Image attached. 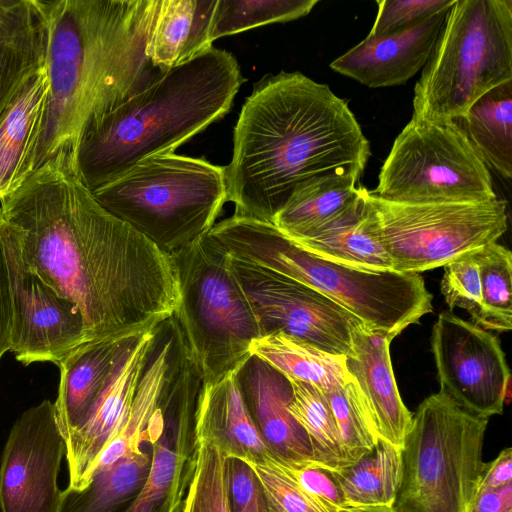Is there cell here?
Segmentation results:
<instances>
[{
  "mask_svg": "<svg viewBox=\"0 0 512 512\" xmlns=\"http://www.w3.org/2000/svg\"><path fill=\"white\" fill-rule=\"evenodd\" d=\"M0 204L27 267L79 309L87 343L136 339L172 318L174 260L105 210L73 164H44Z\"/></svg>",
  "mask_w": 512,
  "mask_h": 512,
  "instance_id": "1",
  "label": "cell"
},
{
  "mask_svg": "<svg viewBox=\"0 0 512 512\" xmlns=\"http://www.w3.org/2000/svg\"><path fill=\"white\" fill-rule=\"evenodd\" d=\"M370 144L347 102L300 72L262 79L245 100L225 167L236 214L272 221L293 192L330 174L360 179Z\"/></svg>",
  "mask_w": 512,
  "mask_h": 512,
  "instance_id": "2",
  "label": "cell"
},
{
  "mask_svg": "<svg viewBox=\"0 0 512 512\" xmlns=\"http://www.w3.org/2000/svg\"><path fill=\"white\" fill-rule=\"evenodd\" d=\"M45 1L49 88L31 174L55 160L75 166L83 136L157 71L147 49L160 0Z\"/></svg>",
  "mask_w": 512,
  "mask_h": 512,
  "instance_id": "3",
  "label": "cell"
},
{
  "mask_svg": "<svg viewBox=\"0 0 512 512\" xmlns=\"http://www.w3.org/2000/svg\"><path fill=\"white\" fill-rule=\"evenodd\" d=\"M244 81L232 53L213 46L157 70L83 136L75 156L79 179L92 192L148 157L174 153L229 112Z\"/></svg>",
  "mask_w": 512,
  "mask_h": 512,
  "instance_id": "4",
  "label": "cell"
},
{
  "mask_svg": "<svg viewBox=\"0 0 512 512\" xmlns=\"http://www.w3.org/2000/svg\"><path fill=\"white\" fill-rule=\"evenodd\" d=\"M207 234L231 256L317 290L392 340L433 311V296L418 273L370 271L322 258L269 220L234 213Z\"/></svg>",
  "mask_w": 512,
  "mask_h": 512,
  "instance_id": "5",
  "label": "cell"
},
{
  "mask_svg": "<svg viewBox=\"0 0 512 512\" xmlns=\"http://www.w3.org/2000/svg\"><path fill=\"white\" fill-rule=\"evenodd\" d=\"M511 80L512 1L455 0L415 84L412 118L458 120Z\"/></svg>",
  "mask_w": 512,
  "mask_h": 512,
  "instance_id": "6",
  "label": "cell"
},
{
  "mask_svg": "<svg viewBox=\"0 0 512 512\" xmlns=\"http://www.w3.org/2000/svg\"><path fill=\"white\" fill-rule=\"evenodd\" d=\"M92 194L168 255L207 234L228 201L225 167L175 153L148 157Z\"/></svg>",
  "mask_w": 512,
  "mask_h": 512,
  "instance_id": "7",
  "label": "cell"
},
{
  "mask_svg": "<svg viewBox=\"0 0 512 512\" xmlns=\"http://www.w3.org/2000/svg\"><path fill=\"white\" fill-rule=\"evenodd\" d=\"M170 256L180 284L171 320L201 383L241 370L262 330L229 270L226 250L205 234Z\"/></svg>",
  "mask_w": 512,
  "mask_h": 512,
  "instance_id": "8",
  "label": "cell"
},
{
  "mask_svg": "<svg viewBox=\"0 0 512 512\" xmlns=\"http://www.w3.org/2000/svg\"><path fill=\"white\" fill-rule=\"evenodd\" d=\"M488 422L441 391L425 398L412 414L402 447L393 512H470L485 466Z\"/></svg>",
  "mask_w": 512,
  "mask_h": 512,
  "instance_id": "9",
  "label": "cell"
},
{
  "mask_svg": "<svg viewBox=\"0 0 512 512\" xmlns=\"http://www.w3.org/2000/svg\"><path fill=\"white\" fill-rule=\"evenodd\" d=\"M395 203H477L497 197L492 178L456 120L412 118L398 134L370 191Z\"/></svg>",
  "mask_w": 512,
  "mask_h": 512,
  "instance_id": "10",
  "label": "cell"
},
{
  "mask_svg": "<svg viewBox=\"0 0 512 512\" xmlns=\"http://www.w3.org/2000/svg\"><path fill=\"white\" fill-rule=\"evenodd\" d=\"M381 241L392 269L420 273L444 265L497 240L507 230V204L496 198L477 203L406 204L367 190Z\"/></svg>",
  "mask_w": 512,
  "mask_h": 512,
  "instance_id": "11",
  "label": "cell"
},
{
  "mask_svg": "<svg viewBox=\"0 0 512 512\" xmlns=\"http://www.w3.org/2000/svg\"><path fill=\"white\" fill-rule=\"evenodd\" d=\"M228 267L247 298L262 336L282 333L333 355L351 348L358 320L317 290L227 253Z\"/></svg>",
  "mask_w": 512,
  "mask_h": 512,
  "instance_id": "12",
  "label": "cell"
},
{
  "mask_svg": "<svg viewBox=\"0 0 512 512\" xmlns=\"http://www.w3.org/2000/svg\"><path fill=\"white\" fill-rule=\"evenodd\" d=\"M0 232L12 299L10 351L24 365H58L71 351L87 343L83 317L73 302L27 267L18 233L4 218Z\"/></svg>",
  "mask_w": 512,
  "mask_h": 512,
  "instance_id": "13",
  "label": "cell"
},
{
  "mask_svg": "<svg viewBox=\"0 0 512 512\" xmlns=\"http://www.w3.org/2000/svg\"><path fill=\"white\" fill-rule=\"evenodd\" d=\"M431 347L442 393L479 417L503 413L511 376L494 334L443 311L433 326Z\"/></svg>",
  "mask_w": 512,
  "mask_h": 512,
  "instance_id": "14",
  "label": "cell"
},
{
  "mask_svg": "<svg viewBox=\"0 0 512 512\" xmlns=\"http://www.w3.org/2000/svg\"><path fill=\"white\" fill-rule=\"evenodd\" d=\"M65 440L54 402L43 400L13 424L0 460V512H58Z\"/></svg>",
  "mask_w": 512,
  "mask_h": 512,
  "instance_id": "15",
  "label": "cell"
},
{
  "mask_svg": "<svg viewBox=\"0 0 512 512\" xmlns=\"http://www.w3.org/2000/svg\"><path fill=\"white\" fill-rule=\"evenodd\" d=\"M160 328L142 334L132 343L87 419L65 440L68 490L82 491L89 485L93 463L130 410Z\"/></svg>",
  "mask_w": 512,
  "mask_h": 512,
  "instance_id": "16",
  "label": "cell"
},
{
  "mask_svg": "<svg viewBox=\"0 0 512 512\" xmlns=\"http://www.w3.org/2000/svg\"><path fill=\"white\" fill-rule=\"evenodd\" d=\"M448 10L390 34L367 35L330 68L370 88L403 84L425 66Z\"/></svg>",
  "mask_w": 512,
  "mask_h": 512,
  "instance_id": "17",
  "label": "cell"
},
{
  "mask_svg": "<svg viewBox=\"0 0 512 512\" xmlns=\"http://www.w3.org/2000/svg\"><path fill=\"white\" fill-rule=\"evenodd\" d=\"M238 380L270 456L290 467H318L306 432L288 410L292 398L289 380L256 356L241 368Z\"/></svg>",
  "mask_w": 512,
  "mask_h": 512,
  "instance_id": "18",
  "label": "cell"
},
{
  "mask_svg": "<svg viewBox=\"0 0 512 512\" xmlns=\"http://www.w3.org/2000/svg\"><path fill=\"white\" fill-rule=\"evenodd\" d=\"M391 341L387 335L357 320L345 367L361 393L377 437L402 449L412 413L396 385L389 350Z\"/></svg>",
  "mask_w": 512,
  "mask_h": 512,
  "instance_id": "19",
  "label": "cell"
},
{
  "mask_svg": "<svg viewBox=\"0 0 512 512\" xmlns=\"http://www.w3.org/2000/svg\"><path fill=\"white\" fill-rule=\"evenodd\" d=\"M239 371L201 383L193 414V445L205 443L227 458L254 464L270 452L244 400Z\"/></svg>",
  "mask_w": 512,
  "mask_h": 512,
  "instance_id": "20",
  "label": "cell"
},
{
  "mask_svg": "<svg viewBox=\"0 0 512 512\" xmlns=\"http://www.w3.org/2000/svg\"><path fill=\"white\" fill-rule=\"evenodd\" d=\"M45 0H0V116L22 84L46 66Z\"/></svg>",
  "mask_w": 512,
  "mask_h": 512,
  "instance_id": "21",
  "label": "cell"
},
{
  "mask_svg": "<svg viewBox=\"0 0 512 512\" xmlns=\"http://www.w3.org/2000/svg\"><path fill=\"white\" fill-rule=\"evenodd\" d=\"M367 189L347 208L298 237H289L303 249L347 266L370 270H393L381 241ZM288 237V236H287Z\"/></svg>",
  "mask_w": 512,
  "mask_h": 512,
  "instance_id": "22",
  "label": "cell"
},
{
  "mask_svg": "<svg viewBox=\"0 0 512 512\" xmlns=\"http://www.w3.org/2000/svg\"><path fill=\"white\" fill-rule=\"evenodd\" d=\"M136 339L86 343L58 364L60 383L54 406L64 440L87 419L118 363Z\"/></svg>",
  "mask_w": 512,
  "mask_h": 512,
  "instance_id": "23",
  "label": "cell"
},
{
  "mask_svg": "<svg viewBox=\"0 0 512 512\" xmlns=\"http://www.w3.org/2000/svg\"><path fill=\"white\" fill-rule=\"evenodd\" d=\"M48 88L45 66L22 84L0 116V199L31 174Z\"/></svg>",
  "mask_w": 512,
  "mask_h": 512,
  "instance_id": "24",
  "label": "cell"
},
{
  "mask_svg": "<svg viewBox=\"0 0 512 512\" xmlns=\"http://www.w3.org/2000/svg\"><path fill=\"white\" fill-rule=\"evenodd\" d=\"M217 0H160L148 43L154 69L179 66L212 47Z\"/></svg>",
  "mask_w": 512,
  "mask_h": 512,
  "instance_id": "25",
  "label": "cell"
},
{
  "mask_svg": "<svg viewBox=\"0 0 512 512\" xmlns=\"http://www.w3.org/2000/svg\"><path fill=\"white\" fill-rule=\"evenodd\" d=\"M149 475L136 497L121 512H182L192 474L193 446L189 440L162 436L150 443Z\"/></svg>",
  "mask_w": 512,
  "mask_h": 512,
  "instance_id": "26",
  "label": "cell"
},
{
  "mask_svg": "<svg viewBox=\"0 0 512 512\" xmlns=\"http://www.w3.org/2000/svg\"><path fill=\"white\" fill-rule=\"evenodd\" d=\"M402 449L378 438L354 464L330 470L346 508L392 507L402 480Z\"/></svg>",
  "mask_w": 512,
  "mask_h": 512,
  "instance_id": "27",
  "label": "cell"
},
{
  "mask_svg": "<svg viewBox=\"0 0 512 512\" xmlns=\"http://www.w3.org/2000/svg\"><path fill=\"white\" fill-rule=\"evenodd\" d=\"M487 166L512 177V80L490 90L456 120Z\"/></svg>",
  "mask_w": 512,
  "mask_h": 512,
  "instance_id": "28",
  "label": "cell"
},
{
  "mask_svg": "<svg viewBox=\"0 0 512 512\" xmlns=\"http://www.w3.org/2000/svg\"><path fill=\"white\" fill-rule=\"evenodd\" d=\"M359 180L351 174L311 180L293 192L271 222L288 237L301 236L351 205L360 195Z\"/></svg>",
  "mask_w": 512,
  "mask_h": 512,
  "instance_id": "29",
  "label": "cell"
},
{
  "mask_svg": "<svg viewBox=\"0 0 512 512\" xmlns=\"http://www.w3.org/2000/svg\"><path fill=\"white\" fill-rule=\"evenodd\" d=\"M251 354L286 378L327 391L348 378L345 356L333 355L294 337L273 333L255 339Z\"/></svg>",
  "mask_w": 512,
  "mask_h": 512,
  "instance_id": "30",
  "label": "cell"
},
{
  "mask_svg": "<svg viewBox=\"0 0 512 512\" xmlns=\"http://www.w3.org/2000/svg\"><path fill=\"white\" fill-rule=\"evenodd\" d=\"M151 454H128L99 471L82 491H61L58 512H121L139 493L150 471Z\"/></svg>",
  "mask_w": 512,
  "mask_h": 512,
  "instance_id": "31",
  "label": "cell"
},
{
  "mask_svg": "<svg viewBox=\"0 0 512 512\" xmlns=\"http://www.w3.org/2000/svg\"><path fill=\"white\" fill-rule=\"evenodd\" d=\"M288 380L292 388L288 410L306 432L317 466L327 470L347 467L337 424L324 393L311 384Z\"/></svg>",
  "mask_w": 512,
  "mask_h": 512,
  "instance_id": "32",
  "label": "cell"
},
{
  "mask_svg": "<svg viewBox=\"0 0 512 512\" xmlns=\"http://www.w3.org/2000/svg\"><path fill=\"white\" fill-rule=\"evenodd\" d=\"M317 3L318 0H217L211 39L298 19L309 14Z\"/></svg>",
  "mask_w": 512,
  "mask_h": 512,
  "instance_id": "33",
  "label": "cell"
},
{
  "mask_svg": "<svg viewBox=\"0 0 512 512\" xmlns=\"http://www.w3.org/2000/svg\"><path fill=\"white\" fill-rule=\"evenodd\" d=\"M322 392L333 412L344 455L350 466L370 452L378 441L368 410L350 376L341 384Z\"/></svg>",
  "mask_w": 512,
  "mask_h": 512,
  "instance_id": "34",
  "label": "cell"
},
{
  "mask_svg": "<svg viewBox=\"0 0 512 512\" xmlns=\"http://www.w3.org/2000/svg\"><path fill=\"white\" fill-rule=\"evenodd\" d=\"M488 330L508 331L512 327V254L497 242L475 252Z\"/></svg>",
  "mask_w": 512,
  "mask_h": 512,
  "instance_id": "35",
  "label": "cell"
},
{
  "mask_svg": "<svg viewBox=\"0 0 512 512\" xmlns=\"http://www.w3.org/2000/svg\"><path fill=\"white\" fill-rule=\"evenodd\" d=\"M227 460L211 445H193L192 474L182 512H230Z\"/></svg>",
  "mask_w": 512,
  "mask_h": 512,
  "instance_id": "36",
  "label": "cell"
},
{
  "mask_svg": "<svg viewBox=\"0 0 512 512\" xmlns=\"http://www.w3.org/2000/svg\"><path fill=\"white\" fill-rule=\"evenodd\" d=\"M443 267L440 289L447 305L451 310L456 306L466 310L471 315L473 323L488 330L475 252Z\"/></svg>",
  "mask_w": 512,
  "mask_h": 512,
  "instance_id": "37",
  "label": "cell"
},
{
  "mask_svg": "<svg viewBox=\"0 0 512 512\" xmlns=\"http://www.w3.org/2000/svg\"><path fill=\"white\" fill-rule=\"evenodd\" d=\"M250 465L261 482L270 512H333L266 457Z\"/></svg>",
  "mask_w": 512,
  "mask_h": 512,
  "instance_id": "38",
  "label": "cell"
},
{
  "mask_svg": "<svg viewBox=\"0 0 512 512\" xmlns=\"http://www.w3.org/2000/svg\"><path fill=\"white\" fill-rule=\"evenodd\" d=\"M455 0H381L378 12L368 36L390 34L448 10Z\"/></svg>",
  "mask_w": 512,
  "mask_h": 512,
  "instance_id": "39",
  "label": "cell"
},
{
  "mask_svg": "<svg viewBox=\"0 0 512 512\" xmlns=\"http://www.w3.org/2000/svg\"><path fill=\"white\" fill-rule=\"evenodd\" d=\"M227 482L230 512H270L261 482L249 463L228 458Z\"/></svg>",
  "mask_w": 512,
  "mask_h": 512,
  "instance_id": "40",
  "label": "cell"
},
{
  "mask_svg": "<svg viewBox=\"0 0 512 512\" xmlns=\"http://www.w3.org/2000/svg\"><path fill=\"white\" fill-rule=\"evenodd\" d=\"M265 457L289 474L302 488L327 505L333 512H341L346 509L343 495L330 470L319 467L295 468L275 461L270 453Z\"/></svg>",
  "mask_w": 512,
  "mask_h": 512,
  "instance_id": "41",
  "label": "cell"
},
{
  "mask_svg": "<svg viewBox=\"0 0 512 512\" xmlns=\"http://www.w3.org/2000/svg\"><path fill=\"white\" fill-rule=\"evenodd\" d=\"M3 214L0 204V226ZM12 328V299L9 270L0 232V360L10 351V335Z\"/></svg>",
  "mask_w": 512,
  "mask_h": 512,
  "instance_id": "42",
  "label": "cell"
},
{
  "mask_svg": "<svg viewBox=\"0 0 512 512\" xmlns=\"http://www.w3.org/2000/svg\"><path fill=\"white\" fill-rule=\"evenodd\" d=\"M470 512H512V482L498 488L479 487Z\"/></svg>",
  "mask_w": 512,
  "mask_h": 512,
  "instance_id": "43",
  "label": "cell"
},
{
  "mask_svg": "<svg viewBox=\"0 0 512 512\" xmlns=\"http://www.w3.org/2000/svg\"><path fill=\"white\" fill-rule=\"evenodd\" d=\"M512 482V448L503 449L489 463H485L479 487L498 488Z\"/></svg>",
  "mask_w": 512,
  "mask_h": 512,
  "instance_id": "44",
  "label": "cell"
},
{
  "mask_svg": "<svg viewBox=\"0 0 512 512\" xmlns=\"http://www.w3.org/2000/svg\"><path fill=\"white\" fill-rule=\"evenodd\" d=\"M341 512H393L392 507L346 508Z\"/></svg>",
  "mask_w": 512,
  "mask_h": 512,
  "instance_id": "45",
  "label": "cell"
}]
</instances>
